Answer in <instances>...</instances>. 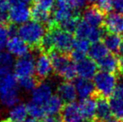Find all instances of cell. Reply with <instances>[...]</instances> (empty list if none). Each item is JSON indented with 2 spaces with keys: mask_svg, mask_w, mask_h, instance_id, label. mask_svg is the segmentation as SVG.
I'll list each match as a JSON object with an SVG mask.
<instances>
[{
  "mask_svg": "<svg viewBox=\"0 0 123 122\" xmlns=\"http://www.w3.org/2000/svg\"><path fill=\"white\" fill-rule=\"evenodd\" d=\"M57 94L58 96L65 103L74 102L77 97V92L75 86L70 81L65 80L61 82L57 87Z\"/></svg>",
  "mask_w": 123,
  "mask_h": 122,
  "instance_id": "obj_15",
  "label": "cell"
},
{
  "mask_svg": "<svg viewBox=\"0 0 123 122\" xmlns=\"http://www.w3.org/2000/svg\"><path fill=\"white\" fill-rule=\"evenodd\" d=\"M74 122H91V120H88V119H86V118L81 117L80 119H79L78 121H76Z\"/></svg>",
  "mask_w": 123,
  "mask_h": 122,
  "instance_id": "obj_42",
  "label": "cell"
},
{
  "mask_svg": "<svg viewBox=\"0 0 123 122\" xmlns=\"http://www.w3.org/2000/svg\"><path fill=\"white\" fill-rule=\"evenodd\" d=\"M7 71H9V70H6V69H3V68H2V67H0V77L4 73H6Z\"/></svg>",
  "mask_w": 123,
  "mask_h": 122,
  "instance_id": "obj_43",
  "label": "cell"
},
{
  "mask_svg": "<svg viewBox=\"0 0 123 122\" xmlns=\"http://www.w3.org/2000/svg\"><path fill=\"white\" fill-rule=\"evenodd\" d=\"M119 54H120L121 56H123V43H122V46H121V48H120V50H119Z\"/></svg>",
  "mask_w": 123,
  "mask_h": 122,
  "instance_id": "obj_45",
  "label": "cell"
},
{
  "mask_svg": "<svg viewBox=\"0 0 123 122\" xmlns=\"http://www.w3.org/2000/svg\"><path fill=\"white\" fill-rule=\"evenodd\" d=\"M93 79L96 95L107 98L113 94L117 84V74L101 70L97 72Z\"/></svg>",
  "mask_w": 123,
  "mask_h": 122,
  "instance_id": "obj_4",
  "label": "cell"
},
{
  "mask_svg": "<svg viewBox=\"0 0 123 122\" xmlns=\"http://www.w3.org/2000/svg\"><path fill=\"white\" fill-rule=\"evenodd\" d=\"M26 106H27L28 114L30 115L31 117L40 119V118L44 117V116L46 115L44 109V106L41 105L30 101V102L28 103Z\"/></svg>",
  "mask_w": 123,
  "mask_h": 122,
  "instance_id": "obj_28",
  "label": "cell"
},
{
  "mask_svg": "<svg viewBox=\"0 0 123 122\" xmlns=\"http://www.w3.org/2000/svg\"><path fill=\"white\" fill-rule=\"evenodd\" d=\"M102 42L109 51H111L112 54H117V53H119L120 48L123 43V37L120 34L105 32L102 39Z\"/></svg>",
  "mask_w": 123,
  "mask_h": 122,
  "instance_id": "obj_19",
  "label": "cell"
},
{
  "mask_svg": "<svg viewBox=\"0 0 123 122\" xmlns=\"http://www.w3.org/2000/svg\"><path fill=\"white\" fill-rule=\"evenodd\" d=\"M9 4L7 0H0V23H3L8 19Z\"/></svg>",
  "mask_w": 123,
  "mask_h": 122,
  "instance_id": "obj_35",
  "label": "cell"
},
{
  "mask_svg": "<svg viewBox=\"0 0 123 122\" xmlns=\"http://www.w3.org/2000/svg\"><path fill=\"white\" fill-rule=\"evenodd\" d=\"M103 27L106 32L123 34V14L117 12L107 13Z\"/></svg>",
  "mask_w": 123,
  "mask_h": 122,
  "instance_id": "obj_12",
  "label": "cell"
},
{
  "mask_svg": "<svg viewBox=\"0 0 123 122\" xmlns=\"http://www.w3.org/2000/svg\"><path fill=\"white\" fill-rule=\"evenodd\" d=\"M18 90V83L14 74L7 71L0 77V95Z\"/></svg>",
  "mask_w": 123,
  "mask_h": 122,
  "instance_id": "obj_17",
  "label": "cell"
},
{
  "mask_svg": "<svg viewBox=\"0 0 123 122\" xmlns=\"http://www.w3.org/2000/svg\"><path fill=\"white\" fill-rule=\"evenodd\" d=\"M112 111L111 109L110 102L107 98L96 95V117L98 121L105 122L111 119Z\"/></svg>",
  "mask_w": 123,
  "mask_h": 122,
  "instance_id": "obj_14",
  "label": "cell"
},
{
  "mask_svg": "<svg viewBox=\"0 0 123 122\" xmlns=\"http://www.w3.org/2000/svg\"><path fill=\"white\" fill-rule=\"evenodd\" d=\"M18 36L31 47H39L42 39L46 34L43 23L35 20H29L21 24L18 29Z\"/></svg>",
  "mask_w": 123,
  "mask_h": 122,
  "instance_id": "obj_1",
  "label": "cell"
},
{
  "mask_svg": "<svg viewBox=\"0 0 123 122\" xmlns=\"http://www.w3.org/2000/svg\"><path fill=\"white\" fill-rule=\"evenodd\" d=\"M49 57L51 59L54 70L59 76L68 81L75 79L77 75L76 67L70 56H68L67 54L53 51L50 53Z\"/></svg>",
  "mask_w": 123,
  "mask_h": 122,
  "instance_id": "obj_2",
  "label": "cell"
},
{
  "mask_svg": "<svg viewBox=\"0 0 123 122\" xmlns=\"http://www.w3.org/2000/svg\"><path fill=\"white\" fill-rule=\"evenodd\" d=\"M77 75L80 78L91 80L95 77L98 70V64L91 58H86L77 61L75 64Z\"/></svg>",
  "mask_w": 123,
  "mask_h": 122,
  "instance_id": "obj_9",
  "label": "cell"
},
{
  "mask_svg": "<svg viewBox=\"0 0 123 122\" xmlns=\"http://www.w3.org/2000/svg\"><path fill=\"white\" fill-rule=\"evenodd\" d=\"M96 122H101V121H96Z\"/></svg>",
  "mask_w": 123,
  "mask_h": 122,
  "instance_id": "obj_48",
  "label": "cell"
},
{
  "mask_svg": "<svg viewBox=\"0 0 123 122\" xmlns=\"http://www.w3.org/2000/svg\"><path fill=\"white\" fill-rule=\"evenodd\" d=\"M108 49L105 47L104 43L99 41V42L93 43L91 44L88 51V54L91 59L97 62L105 56H106L108 54Z\"/></svg>",
  "mask_w": 123,
  "mask_h": 122,
  "instance_id": "obj_24",
  "label": "cell"
},
{
  "mask_svg": "<svg viewBox=\"0 0 123 122\" xmlns=\"http://www.w3.org/2000/svg\"><path fill=\"white\" fill-rule=\"evenodd\" d=\"M113 2V8L116 12L123 14V0H112Z\"/></svg>",
  "mask_w": 123,
  "mask_h": 122,
  "instance_id": "obj_37",
  "label": "cell"
},
{
  "mask_svg": "<svg viewBox=\"0 0 123 122\" xmlns=\"http://www.w3.org/2000/svg\"><path fill=\"white\" fill-rule=\"evenodd\" d=\"M13 31L14 30L12 28H8L3 25V23H0V52L6 47L8 39L10 36H12Z\"/></svg>",
  "mask_w": 123,
  "mask_h": 122,
  "instance_id": "obj_31",
  "label": "cell"
},
{
  "mask_svg": "<svg viewBox=\"0 0 123 122\" xmlns=\"http://www.w3.org/2000/svg\"><path fill=\"white\" fill-rule=\"evenodd\" d=\"M98 67L103 71L109 73H119V57L116 54H108L106 56L97 61Z\"/></svg>",
  "mask_w": 123,
  "mask_h": 122,
  "instance_id": "obj_18",
  "label": "cell"
},
{
  "mask_svg": "<svg viewBox=\"0 0 123 122\" xmlns=\"http://www.w3.org/2000/svg\"><path fill=\"white\" fill-rule=\"evenodd\" d=\"M91 47V42L86 39H80L77 38L74 40L72 50L70 51V58L72 60L77 62L86 57Z\"/></svg>",
  "mask_w": 123,
  "mask_h": 122,
  "instance_id": "obj_16",
  "label": "cell"
},
{
  "mask_svg": "<svg viewBox=\"0 0 123 122\" xmlns=\"http://www.w3.org/2000/svg\"><path fill=\"white\" fill-rule=\"evenodd\" d=\"M43 106L47 115H59L64 107V101L58 95H52Z\"/></svg>",
  "mask_w": 123,
  "mask_h": 122,
  "instance_id": "obj_22",
  "label": "cell"
},
{
  "mask_svg": "<svg viewBox=\"0 0 123 122\" xmlns=\"http://www.w3.org/2000/svg\"><path fill=\"white\" fill-rule=\"evenodd\" d=\"M24 122H43V121H41L40 120L37 119V118L31 117V118H28V119H26Z\"/></svg>",
  "mask_w": 123,
  "mask_h": 122,
  "instance_id": "obj_41",
  "label": "cell"
},
{
  "mask_svg": "<svg viewBox=\"0 0 123 122\" xmlns=\"http://www.w3.org/2000/svg\"><path fill=\"white\" fill-rule=\"evenodd\" d=\"M27 3H29V2H32V1H34V0H25Z\"/></svg>",
  "mask_w": 123,
  "mask_h": 122,
  "instance_id": "obj_47",
  "label": "cell"
},
{
  "mask_svg": "<svg viewBox=\"0 0 123 122\" xmlns=\"http://www.w3.org/2000/svg\"><path fill=\"white\" fill-rule=\"evenodd\" d=\"M74 85L75 86L77 95L80 99H86V98L93 97L94 95H96L94 83L88 79L80 77L79 79L75 80Z\"/></svg>",
  "mask_w": 123,
  "mask_h": 122,
  "instance_id": "obj_13",
  "label": "cell"
},
{
  "mask_svg": "<svg viewBox=\"0 0 123 122\" xmlns=\"http://www.w3.org/2000/svg\"><path fill=\"white\" fill-rule=\"evenodd\" d=\"M53 95L52 85L49 82H41L33 90L31 94V101L44 105L47 100Z\"/></svg>",
  "mask_w": 123,
  "mask_h": 122,
  "instance_id": "obj_10",
  "label": "cell"
},
{
  "mask_svg": "<svg viewBox=\"0 0 123 122\" xmlns=\"http://www.w3.org/2000/svg\"><path fill=\"white\" fill-rule=\"evenodd\" d=\"M14 59L13 55H12L8 51H1L0 52V67L6 70H10L11 67H13Z\"/></svg>",
  "mask_w": 123,
  "mask_h": 122,
  "instance_id": "obj_32",
  "label": "cell"
},
{
  "mask_svg": "<svg viewBox=\"0 0 123 122\" xmlns=\"http://www.w3.org/2000/svg\"><path fill=\"white\" fill-rule=\"evenodd\" d=\"M54 70L52 61L46 53H41L35 59V74L39 80H45Z\"/></svg>",
  "mask_w": 123,
  "mask_h": 122,
  "instance_id": "obj_8",
  "label": "cell"
},
{
  "mask_svg": "<svg viewBox=\"0 0 123 122\" xmlns=\"http://www.w3.org/2000/svg\"><path fill=\"white\" fill-rule=\"evenodd\" d=\"M30 18L31 9L28 6L27 3H22L9 7L8 20H10L13 24H24L29 21Z\"/></svg>",
  "mask_w": 123,
  "mask_h": 122,
  "instance_id": "obj_6",
  "label": "cell"
},
{
  "mask_svg": "<svg viewBox=\"0 0 123 122\" xmlns=\"http://www.w3.org/2000/svg\"><path fill=\"white\" fill-rule=\"evenodd\" d=\"M105 13L97 5L86 7L83 11V20L92 27L100 28L103 27L105 18Z\"/></svg>",
  "mask_w": 123,
  "mask_h": 122,
  "instance_id": "obj_7",
  "label": "cell"
},
{
  "mask_svg": "<svg viewBox=\"0 0 123 122\" xmlns=\"http://www.w3.org/2000/svg\"><path fill=\"white\" fill-rule=\"evenodd\" d=\"M6 48L12 55L18 58L29 54V45L19 36H10L7 43Z\"/></svg>",
  "mask_w": 123,
  "mask_h": 122,
  "instance_id": "obj_11",
  "label": "cell"
},
{
  "mask_svg": "<svg viewBox=\"0 0 123 122\" xmlns=\"http://www.w3.org/2000/svg\"><path fill=\"white\" fill-rule=\"evenodd\" d=\"M55 3H56V0H34V6L50 12L52 8L55 6Z\"/></svg>",
  "mask_w": 123,
  "mask_h": 122,
  "instance_id": "obj_33",
  "label": "cell"
},
{
  "mask_svg": "<svg viewBox=\"0 0 123 122\" xmlns=\"http://www.w3.org/2000/svg\"><path fill=\"white\" fill-rule=\"evenodd\" d=\"M113 94L115 97L123 99V74L120 72L117 74V84Z\"/></svg>",
  "mask_w": 123,
  "mask_h": 122,
  "instance_id": "obj_34",
  "label": "cell"
},
{
  "mask_svg": "<svg viewBox=\"0 0 123 122\" xmlns=\"http://www.w3.org/2000/svg\"><path fill=\"white\" fill-rule=\"evenodd\" d=\"M31 17L34 20L39 22L43 24H46V23L49 24L51 21V16L49 14V12L43 10L35 6L33 7L31 9Z\"/></svg>",
  "mask_w": 123,
  "mask_h": 122,
  "instance_id": "obj_25",
  "label": "cell"
},
{
  "mask_svg": "<svg viewBox=\"0 0 123 122\" xmlns=\"http://www.w3.org/2000/svg\"><path fill=\"white\" fill-rule=\"evenodd\" d=\"M92 29L93 27L91 26L90 24H88L86 22H85L84 20H80V22L78 24L74 33H75V35L77 38L88 39Z\"/></svg>",
  "mask_w": 123,
  "mask_h": 122,
  "instance_id": "obj_30",
  "label": "cell"
},
{
  "mask_svg": "<svg viewBox=\"0 0 123 122\" xmlns=\"http://www.w3.org/2000/svg\"><path fill=\"white\" fill-rule=\"evenodd\" d=\"M48 32L49 33L51 38L53 51L67 54L72 50L74 43V39L72 35V33L65 31L59 27L49 28Z\"/></svg>",
  "mask_w": 123,
  "mask_h": 122,
  "instance_id": "obj_3",
  "label": "cell"
},
{
  "mask_svg": "<svg viewBox=\"0 0 123 122\" xmlns=\"http://www.w3.org/2000/svg\"><path fill=\"white\" fill-rule=\"evenodd\" d=\"M10 6H13V5H17V4H19V3H27L25 0H7Z\"/></svg>",
  "mask_w": 123,
  "mask_h": 122,
  "instance_id": "obj_39",
  "label": "cell"
},
{
  "mask_svg": "<svg viewBox=\"0 0 123 122\" xmlns=\"http://www.w3.org/2000/svg\"><path fill=\"white\" fill-rule=\"evenodd\" d=\"M62 118L58 115H48L43 122H62Z\"/></svg>",
  "mask_w": 123,
  "mask_h": 122,
  "instance_id": "obj_38",
  "label": "cell"
},
{
  "mask_svg": "<svg viewBox=\"0 0 123 122\" xmlns=\"http://www.w3.org/2000/svg\"><path fill=\"white\" fill-rule=\"evenodd\" d=\"M79 108L83 118L93 120L96 117V99L93 97L81 99L80 102L79 103Z\"/></svg>",
  "mask_w": 123,
  "mask_h": 122,
  "instance_id": "obj_20",
  "label": "cell"
},
{
  "mask_svg": "<svg viewBox=\"0 0 123 122\" xmlns=\"http://www.w3.org/2000/svg\"><path fill=\"white\" fill-rule=\"evenodd\" d=\"M112 115L117 119L123 121V99L117 97H111L109 100Z\"/></svg>",
  "mask_w": 123,
  "mask_h": 122,
  "instance_id": "obj_27",
  "label": "cell"
},
{
  "mask_svg": "<svg viewBox=\"0 0 123 122\" xmlns=\"http://www.w3.org/2000/svg\"><path fill=\"white\" fill-rule=\"evenodd\" d=\"M96 5L105 14L111 13V11L113 9V2H112V0H98Z\"/></svg>",
  "mask_w": 123,
  "mask_h": 122,
  "instance_id": "obj_36",
  "label": "cell"
},
{
  "mask_svg": "<svg viewBox=\"0 0 123 122\" xmlns=\"http://www.w3.org/2000/svg\"><path fill=\"white\" fill-rule=\"evenodd\" d=\"M98 0H88V2H91V3H95V2H96L97 3Z\"/></svg>",
  "mask_w": 123,
  "mask_h": 122,
  "instance_id": "obj_46",
  "label": "cell"
},
{
  "mask_svg": "<svg viewBox=\"0 0 123 122\" xmlns=\"http://www.w3.org/2000/svg\"><path fill=\"white\" fill-rule=\"evenodd\" d=\"M119 72L123 74V56L119 57Z\"/></svg>",
  "mask_w": 123,
  "mask_h": 122,
  "instance_id": "obj_40",
  "label": "cell"
},
{
  "mask_svg": "<svg viewBox=\"0 0 123 122\" xmlns=\"http://www.w3.org/2000/svg\"><path fill=\"white\" fill-rule=\"evenodd\" d=\"M82 117L80 111L79 105L74 102L68 103L61 111V118L64 122H74Z\"/></svg>",
  "mask_w": 123,
  "mask_h": 122,
  "instance_id": "obj_21",
  "label": "cell"
},
{
  "mask_svg": "<svg viewBox=\"0 0 123 122\" xmlns=\"http://www.w3.org/2000/svg\"><path fill=\"white\" fill-rule=\"evenodd\" d=\"M35 73V59L28 54L19 57L13 64V74L18 79L32 76Z\"/></svg>",
  "mask_w": 123,
  "mask_h": 122,
  "instance_id": "obj_5",
  "label": "cell"
},
{
  "mask_svg": "<svg viewBox=\"0 0 123 122\" xmlns=\"http://www.w3.org/2000/svg\"><path fill=\"white\" fill-rule=\"evenodd\" d=\"M27 106L24 104H18L10 110L8 121L9 122H24L27 119Z\"/></svg>",
  "mask_w": 123,
  "mask_h": 122,
  "instance_id": "obj_23",
  "label": "cell"
},
{
  "mask_svg": "<svg viewBox=\"0 0 123 122\" xmlns=\"http://www.w3.org/2000/svg\"><path fill=\"white\" fill-rule=\"evenodd\" d=\"M108 122H123V121H121V120L118 119H111L109 120Z\"/></svg>",
  "mask_w": 123,
  "mask_h": 122,
  "instance_id": "obj_44",
  "label": "cell"
},
{
  "mask_svg": "<svg viewBox=\"0 0 123 122\" xmlns=\"http://www.w3.org/2000/svg\"><path fill=\"white\" fill-rule=\"evenodd\" d=\"M18 87L25 91H33V90L38 85L37 80L34 77H33V75L18 79Z\"/></svg>",
  "mask_w": 123,
  "mask_h": 122,
  "instance_id": "obj_29",
  "label": "cell"
},
{
  "mask_svg": "<svg viewBox=\"0 0 123 122\" xmlns=\"http://www.w3.org/2000/svg\"><path fill=\"white\" fill-rule=\"evenodd\" d=\"M20 96L18 94V90H14L13 92L0 95V101L4 106L8 108L13 107L16 105L19 104Z\"/></svg>",
  "mask_w": 123,
  "mask_h": 122,
  "instance_id": "obj_26",
  "label": "cell"
}]
</instances>
